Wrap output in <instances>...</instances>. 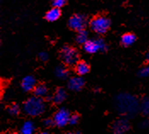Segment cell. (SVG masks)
<instances>
[{
    "instance_id": "31",
    "label": "cell",
    "mask_w": 149,
    "mask_h": 134,
    "mask_svg": "<svg viewBox=\"0 0 149 134\" xmlns=\"http://www.w3.org/2000/svg\"><path fill=\"white\" fill-rule=\"evenodd\" d=\"M8 134H15V133H8Z\"/></svg>"
},
{
    "instance_id": "12",
    "label": "cell",
    "mask_w": 149,
    "mask_h": 134,
    "mask_svg": "<svg viewBox=\"0 0 149 134\" xmlns=\"http://www.w3.org/2000/svg\"><path fill=\"white\" fill-rule=\"evenodd\" d=\"M61 10L56 8H52L45 14V19L48 21H55L61 16Z\"/></svg>"
},
{
    "instance_id": "10",
    "label": "cell",
    "mask_w": 149,
    "mask_h": 134,
    "mask_svg": "<svg viewBox=\"0 0 149 134\" xmlns=\"http://www.w3.org/2000/svg\"><path fill=\"white\" fill-rule=\"evenodd\" d=\"M36 87V79L33 76H27L24 77L22 82V88L26 92L33 91Z\"/></svg>"
},
{
    "instance_id": "25",
    "label": "cell",
    "mask_w": 149,
    "mask_h": 134,
    "mask_svg": "<svg viewBox=\"0 0 149 134\" xmlns=\"http://www.w3.org/2000/svg\"><path fill=\"white\" fill-rule=\"evenodd\" d=\"M54 124H55L54 120H53V119H50V118L45 119V120L44 121V125H45V126H53Z\"/></svg>"
},
{
    "instance_id": "9",
    "label": "cell",
    "mask_w": 149,
    "mask_h": 134,
    "mask_svg": "<svg viewBox=\"0 0 149 134\" xmlns=\"http://www.w3.org/2000/svg\"><path fill=\"white\" fill-rule=\"evenodd\" d=\"M84 85V80L81 77H74L69 79L68 87L72 91H79Z\"/></svg>"
},
{
    "instance_id": "14",
    "label": "cell",
    "mask_w": 149,
    "mask_h": 134,
    "mask_svg": "<svg viewBox=\"0 0 149 134\" xmlns=\"http://www.w3.org/2000/svg\"><path fill=\"white\" fill-rule=\"evenodd\" d=\"M136 41V36L132 33H125L121 37L120 43L125 47H129L132 45Z\"/></svg>"
},
{
    "instance_id": "6",
    "label": "cell",
    "mask_w": 149,
    "mask_h": 134,
    "mask_svg": "<svg viewBox=\"0 0 149 134\" xmlns=\"http://www.w3.org/2000/svg\"><path fill=\"white\" fill-rule=\"evenodd\" d=\"M86 25H87L86 17L83 15H79V14H76V15H72L68 21L69 27L74 31H77L78 32L84 30Z\"/></svg>"
},
{
    "instance_id": "11",
    "label": "cell",
    "mask_w": 149,
    "mask_h": 134,
    "mask_svg": "<svg viewBox=\"0 0 149 134\" xmlns=\"http://www.w3.org/2000/svg\"><path fill=\"white\" fill-rule=\"evenodd\" d=\"M35 126L32 121H26L23 123L20 133L21 134H33L34 133Z\"/></svg>"
},
{
    "instance_id": "22",
    "label": "cell",
    "mask_w": 149,
    "mask_h": 134,
    "mask_svg": "<svg viewBox=\"0 0 149 134\" xmlns=\"http://www.w3.org/2000/svg\"><path fill=\"white\" fill-rule=\"evenodd\" d=\"M139 76L141 77H149V66H145L141 68L139 71Z\"/></svg>"
},
{
    "instance_id": "7",
    "label": "cell",
    "mask_w": 149,
    "mask_h": 134,
    "mask_svg": "<svg viewBox=\"0 0 149 134\" xmlns=\"http://www.w3.org/2000/svg\"><path fill=\"white\" fill-rule=\"evenodd\" d=\"M70 116H71V115L68 111L67 109L61 108L54 115L53 120L57 126L62 127V126H65L68 123H69Z\"/></svg>"
},
{
    "instance_id": "8",
    "label": "cell",
    "mask_w": 149,
    "mask_h": 134,
    "mask_svg": "<svg viewBox=\"0 0 149 134\" xmlns=\"http://www.w3.org/2000/svg\"><path fill=\"white\" fill-rule=\"evenodd\" d=\"M130 128V125L126 119L121 118L117 120L113 125V132L114 134H125Z\"/></svg>"
},
{
    "instance_id": "27",
    "label": "cell",
    "mask_w": 149,
    "mask_h": 134,
    "mask_svg": "<svg viewBox=\"0 0 149 134\" xmlns=\"http://www.w3.org/2000/svg\"><path fill=\"white\" fill-rule=\"evenodd\" d=\"M146 59H147V61H148L149 62V52L146 55Z\"/></svg>"
},
{
    "instance_id": "2",
    "label": "cell",
    "mask_w": 149,
    "mask_h": 134,
    "mask_svg": "<svg viewBox=\"0 0 149 134\" xmlns=\"http://www.w3.org/2000/svg\"><path fill=\"white\" fill-rule=\"evenodd\" d=\"M23 110L25 113L31 116H38L43 114L45 110V103L41 98L33 96L24 103Z\"/></svg>"
},
{
    "instance_id": "4",
    "label": "cell",
    "mask_w": 149,
    "mask_h": 134,
    "mask_svg": "<svg viewBox=\"0 0 149 134\" xmlns=\"http://www.w3.org/2000/svg\"><path fill=\"white\" fill-rule=\"evenodd\" d=\"M110 20L103 15H98L94 17L90 22L91 28L93 30V32L98 34L106 33L110 28Z\"/></svg>"
},
{
    "instance_id": "23",
    "label": "cell",
    "mask_w": 149,
    "mask_h": 134,
    "mask_svg": "<svg viewBox=\"0 0 149 134\" xmlns=\"http://www.w3.org/2000/svg\"><path fill=\"white\" fill-rule=\"evenodd\" d=\"M79 115H72L69 119V124L70 125H76L79 122Z\"/></svg>"
},
{
    "instance_id": "20",
    "label": "cell",
    "mask_w": 149,
    "mask_h": 134,
    "mask_svg": "<svg viewBox=\"0 0 149 134\" xmlns=\"http://www.w3.org/2000/svg\"><path fill=\"white\" fill-rule=\"evenodd\" d=\"M8 111L12 115H16L20 112V107L16 104H13L8 108Z\"/></svg>"
},
{
    "instance_id": "15",
    "label": "cell",
    "mask_w": 149,
    "mask_h": 134,
    "mask_svg": "<svg viewBox=\"0 0 149 134\" xmlns=\"http://www.w3.org/2000/svg\"><path fill=\"white\" fill-rule=\"evenodd\" d=\"M33 93H34V96L38 97V98H41V99L45 98V97L46 98L47 93H48V88L44 84H38L35 87Z\"/></svg>"
},
{
    "instance_id": "28",
    "label": "cell",
    "mask_w": 149,
    "mask_h": 134,
    "mask_svg": "<svg viewBox=\"0 0 149 134\" xmlns=\"http://www.w3.org/2000/svg\"><path fill=\"white\" fill-rule=\"evenodd\" d=\"M38 134H49V133H46V132H42V133H38Z\"/></svg>"
},
{
    "instance_id": "1",
    "label": "cell",
    "mask_w": 149,
    "mask_h": 134,
    "mask_svg": "<svg viewBox=\"0 0 149 134\" xmlns=\"http://www.w3.org/2000/svg\"><path fill=\"white\" fill-rule=\"evenodd\" d=\"M115 105L121 114L128 116L136 114L140 106L137 99L127 93H121L118 95L115 99Z\"/></svg>"
},
{
    "instance_id": "5",
    "label": "cell",
    "mask_w": 149,
    "mask_h": 134,
    "mask_svg": "<svg viewBox=\"0 0 149 134\" xmlns=\"http://www.w3.org/2000/svg\"><path fill=\"white\" fill-rule=\"evenodd\" d=\"M84 49L88 54H95L98 51L104 52L107 49V46L102 38L88 40L84 44Z\"/></svg>"
},
{
    "instance_id": "24",
    "label": "cell",
    "mask_w": 149,
    "mask_h": 134,
    "mask_svg": "<svg viewBox=\"0 0 149 134\" xmlns=\"http://www.w3.org/2000/svg\"><path fill=\"white\" fill-rule=\"evenodd\" d=\"M38 58L42 61H46L48 59V54L45 52H40L38 54Z\"/></svg>"
},
{
    "instance_id": "18",
    "label": "cell",
    "mask_w": 149,
    "mask_h": 134,
    "mask_svg": "<svg viewBox=\"0 0 149 134\" xmlns=\"http://www.w3.org/2000/svg\"><path fill=\"white\" fill-rule=\"evenodd\" d=\"M88 41V32L85 30L79 32L76 36V42L79 44H84Z\"/></svg>"
},
{
    "instance_id": "17",
    "label": "cell",
    "mask_w": 149,
    "mask_h": 134,
    "mask_svg": "<svg viewBox=\"0 0 149 134\" xmlns=\"http://www.w3.org/2000/svg\"><path fill=\"white\" fill-rule=\"evenodd\" d=\"M55 74L58 78L61 80H65L68 77L69 72L68 70L63 66H57L55 70Z\"/></svg>"
},
{
    "instance_id": "21",
    "label": "cell",
    "mask_w": 149,
    "mask_h": 134,
    "mask_svg": "<svg viewBox=\"0 0 149 134\" xmlns=\"http://www.w3.org/2000/svg\"><path fill=\"white\" fill-rule=\"evenodd\" d=\"M66 0H54L52 2V6L56 9H61L66 4Z\"/></svg>"
},
{
    "instance_id": "13",
    "label": "cell",
    "mask_w": 149,
    "mask_h": 134,
    "mask_svg": "<svg viewBox=\"0 0 149 134\" xmlns=\"http://www.w3.org/2000/svg\"><path fill=\"white\" fill-rule=\"evenodd\" d=\"M66 97H67V93H66V91L63 89L62 88H57L56 92L55 93L54 96L52 97L53 98V102L55 104H61L62 103L63 101L66 99Z\"/></svg>"
},
{
    "instance_id": "30",
    "label": "cell",
    "mask_w": 149,
    "mask_h": 134,
    "mask_svg": "<svg viewBox=\"0 0 149 134\" xmlns=\"http://www.w3.org/2000/svg\"><path fill=\"white\" fill-rule=\"evenodd\" d=\"M76 134H80V133H76Z\"/></svg>"
},
{
    "instance_id": "29",
    "label": "cell",
    "mask_w": 149,
    "mask_h": 134,
    "mask_svg": "<svg viewBox=\"0 0 149 134\" xmlns=\"http://www.w3.org/2000/svg\"><path fill=\"white\" fill-rule=\"evenodd\" d=\"M64 134H73V133H64Z\"/></svg>"
},
{
    "instance_id": "19",
    "label": "cell",
    "mask_w": 149,
    "mask_h": 134,
    "mask_svg": "<svg viewBox=\"0 0 149 134\" xmlns=\"http://www.w3.org/2000/svg\"><path fill=\"white\" fill-rule=\"evenodd\" d=\"M141 110L142 113L149 117V99H144L141 104Z\"/></svg>"
},
{
    "instance_id": "26",
    "label": "cell",
    "mask_w": 149,
    "mask_h": 134,
    "mask_svg": "<svg viewBox=\"0 0 149 134\" xmlns=\"http://www.w3.org/2000/svg\"><path fill=\"white\" fill-rule=\"evenodd\" d=\"M148 126H149V122H148V121H143L141 123V126L142 128H147Z\"/></svg>"
},
{
    "instance_id": "3",
    "label": "cell",
    "mask_w": 149,
    "mask_h": 134,
    "mask_svg": "<svg viewBox=\"0 0 149 134\" xmlns=\"http://www.w3.org/2000/svg\"><path fill=\"white\" fill-rule=\"evenodd\" d=\"M60 58L67 66H73L79 63V53L72 47H63L60 51Z\"/></svg>"
},
{
    "instance_id": "16",
    "label": "cell",
    "mask_w": 149,
    "mask_h": 134,
    "mask_svg": "<svg viewBox=\"0 0 149 134\" xmlns=\"http://www.w3.org/2000/svg\"><path fill=\"white\" fill-rule=\"evenodd\" d=\"M90 71L89 65L84 61H79V63L76 65V72L79 75L83 76L87 74Z\"/></svg>"
}]
</instances>
